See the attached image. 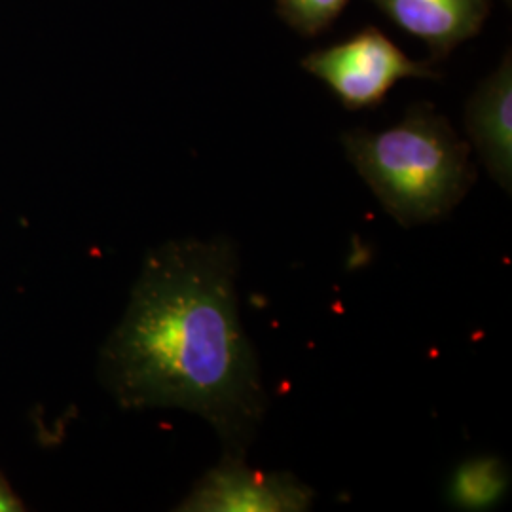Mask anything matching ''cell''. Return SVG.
Wrapping results in <instances>:
<instances>
[{
	"label": "cell",
	"mask_w": 512,
	"mask_h": 512,
	"mask_svg": "<svg viewBox=\"0 0 512 512\" xmlns=\"http://www.w3.org/2000/svg\"><path fill=\"white\" fill-rule=\"evenodd\" d=\"M238 277V247L226 236L154 249L101 368L124 408L196 414L217 433L222 456L247 458L268 395L239 317Z\"/></svg>",
	"instance_id": "obj_1"
},
{
	"label": "cell",
	"mask_w": 512,
	"mask_h": 512,
	"mask_svg": "<svg viewBox=\"0 0 512 512\" xmlns=\"http://www.w3.org/2000/svg\"><path fill=\"white\" fill-rule=\"evenodd\" d=\"M342 143L385 213L404 228L446 219L476 181L469 143L427 103L412 105L385 131L351 129Z\"/></svg>",
	"instance_id": "obj_2"
},
{
	"label": "cell",
	"mask_w": 512,
	"mask_h": 512,
	"mask_svg": "<svg viewBox=\"0 0 512 512\" xmlns=\"http://www.w3.org/2000/svg\"><path fill=\"white\" fill-rule=\"evenodd\" d=\"M302 67L325 82L348 110L376 109L404 78L439 80L425 61H414L376 27L302 59Z\"/></svg>",
	"instance_id": "obj_3"
},
{
	"label": "cell",
	"mask_w": 512,
	"mask_h": 512,
	"mask_svg": "<svg viewBox=\"0 0 512 512\" xmlns=\"http://www.w3.org/2000/svg\"><path fill=\"white\" fill-rule=\"evenodd\" d=\"M315 492L291 473H266L245 458L220 456V461L196 482L179 511L186 512H304Z\"/></svg>",
	"instance_id": "obj_4"
},
{
	"label": "cell",
	"mask_w": 512,
	"mask_h": 512,
	"mask_svg": "<svg viewBox=\"0 0 512 512\" xmlns=\"http://www.w3.org/2000/svg\"><path fill=\"white\" fill-rule=\"evenodd\" d=\"M511 52L480 82L465 110V128L490 177L507 194L512 186Z\"/></svg>",
	"instance_id": "obj_5"
},
{
	"label": "cell",
	"mask_w": 512,
	"mask_h": 512,
	"mask_svg": "<svg viewBox=\"0 0 512 512\" xmlns=\"http://www.w3.org/2000/svg\"><path fill=\"white\" fill-rule=\"evenodd\" d=\"M406 33L421 38L433 59L476 37L490 16L492 0H372Z\"/></svg>",
	"instance_id": "obj_6"
},
{
	"label": "cell",
	"mask_w": 512,
	"mask_h": 512,
	"mask_svg": "<svg viewBox=\"0 0 512 512\" xmlns=\"http://www.w3.org/2000/svg\"><path fill=\"white\" fill-rule=\"evenodd\" d=\"M511 488L507 463L495 456L463 461L448 482V501L461 511H488L497 507Z\"/></svg>",
	"instance_id": "obj_7"
},
{
	"label": "cell",
	"mask_w": 512,
	"mask_h": 512,
	"mask_svg": "<svg viewBox=\"0 0 512 512\" xmlns=\"http://www.w3.org/2000/svg\"><path fill=\"white\" fill-rule=\"evenodd\" d=\"M349 0H277V14L304 37H317L342 14Z\"/></svg>",
	"instance_id": "obj_8"
},
{
	"label": "cell",
	"mask_w": 512,
	"mask_h": 512,
	"mask_svg": "<svg viewBox=\"0 0 512 512\" xmlns=\"http://www.w3.org/2000/svg\"><path fill=\"white\" fill-rule=\"evenodd\" d=\"M19 511L18 501L14 499V495L8 492V488L0 482V512Z\"/></svg>",
	"instance_id": "obj_9"
},
{
	"label": "cell",
	"mask_w": 512,
	"mask_h": 512,
	"mask_svg": "<svg viewBox=\"0 0 512 512\" xmlns=\"http://www.w3.org/2000/svg\"><path fill=\"white\" fill-rule=\"evenodd\" d=\"M503 2H505V4H507V6H511L512 0H503Z\"/></svg>",
	"instance_id": "obj_10"
}]
</instances>
